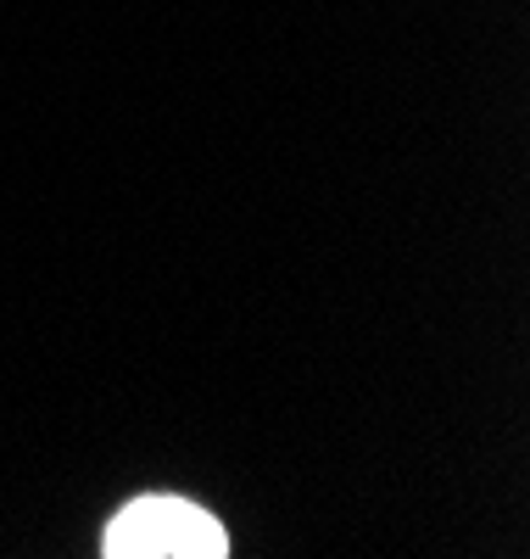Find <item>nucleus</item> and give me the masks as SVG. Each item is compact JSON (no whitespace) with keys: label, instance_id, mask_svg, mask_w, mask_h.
Segmentation results:
<instances>
[{"label":"nucleus","instance_id":"nucleus-1","mask_svg":"<svg viewBox=\"0 0 530 559\" xmlns=\"http://www.w3.org/2000/svg\"><path fill=\"white\" fill-rule=\"evenodd\" d=\"M107 559H224L229 532L190 498H134L107 526Z\"/></svg>","mask_w":530,"mask_h":559}]
</instances>
